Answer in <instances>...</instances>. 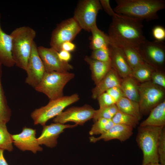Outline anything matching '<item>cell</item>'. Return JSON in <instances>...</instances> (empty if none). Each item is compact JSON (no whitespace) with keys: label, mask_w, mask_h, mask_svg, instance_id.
I'll use <instances>...</instances> for the list:
<instances>
[{"label":"cell","mask_w":165,"mask_h":165,"mask_svg":"<svg viewBox=\"0 0 165 165\" xmlns=\"http://www.w3.org/2000/svg\"><path fill=\"white\" fill-rule=\"evenodd\" d=\"M142 20L116 13L108 30L112 43L119 46H127L137 49L146 39L144 35Z\"/></svg>","instance_id":"obj_1"},{"label":"cell","mask_w":165,"mask_h":165,"mask_svg":"<svg viewBox=\"0 0 165 165\" xmlns=\"http://www.w3.org/2000/svg\"><path fill=\"white\" fill-rule=\"evenodd\" d=\"M114 9L116 13L143 20L159 19L158 12L165 8L164 0H116Z\"/></svg>","instance_id":"obj_2"},{"label":"cell","mask_w":165,"mask_h":165,"mask_svg":"<svg viewBox=\"0 0 165 165\" xmlns=\"http://www.w3.org/2000/svg\"><path fill=\"white\" fill-rule=\"evenodd\" d=\"M36 34L33 29L27 26L17 28L10 34L12 38V55L15 65L25 71Z\"/></svg>","instance_id":"obj_3"},{"label":"cell","mask_w":165,"mask_h":165,"mask_svg":"<svg viewBox=\"0 0 165 165\" xmlns=\"http://www.w3.org/2000/svg\"><path fill=\"white\" fill-rule=\"evenodd\" d=\"M163 127L147 126L138 127L136 141L143 153L142 165L159 163L158 144Z\"/></svg>","instance_id":"obj_4"},{"label":"cell","mask_w":165,"mask_h":165,"mask_svg":"<svg viewBox=\"0 0 165 165\" xmlns=\"http://www.w3.org/2000/svg\"><path fill=\"white\" fill-rule=\"evenodd\" d=\"M75 76L74 74L68 72H46L42 80L34 89L46 95L50 100L57 99L64 96L65 86Z\"/></svg>","instance_id":"obj_5"},{"label":"cell","mask_w":165,"mask_h":165,"mask_svg":"<svg viewBox=\"0 0 165 165\" xmlns=\"http://www.w3.org/2000/svg\"><path fill=\"white\" fill-rule=\"evenodd\" d=\"M79 99L78 94H75L50 100L46 105L35 109L31 113V116L34 125L40 124L42 126L46 125L49 120L56 117L65 108Z\"/></svg>","instance_id":"obj_6"},{"label":"cell","mask_w":165,"mask_h":165,"mask_svg":"<svg viewBox=\"0 0 165 165\" xmlns=\"http://www.w3.org/2000/svg\"><path fill=\"white\" fill-rule=\"evenodd\" d=\"M139 101L142 115H146L162 101L164 95V89L151 81L141 83L138 86Z\"/></svg>","instance_id":"obj_7"},{"label":"cell","mask_w":165,"mask_h":165,"mask_svg":"<svg viewBox=\"0 0 165 165\" xmlns=\"http://www.w3.org/2000/svg\"><path fill=\"white\" fill-rule=\"evenodd\" d=\"M102 9L98 0H83L78 3L73 17L82 29L90 31L96 24V17L99 10Z\"/></svg>","instance_id":"obj_8"},{"label":"cell","mask_w":165,"mask_h":165,"mask_svg":"<svg viewBox=\"0 0 165 165\" xmlns=\"http://www.w3.org/2000/svg\"><path fill=\"white\" fill-rule=\"evenodd\" d=\"M81 28L73 17L63 20L53 31L50 38V47L58 52L61 45L72 42L79 33Z\"/></svg>","instance_id":"obj_9"},{"label":"cell","mask_w":165,"mask_h":165,"mask_svg":"<svg viewBox=\"0 0 165 165\" xmlns=\"http://www.w3.org/2000/svg\"><path fill=\"white\" fill-rule=\"evenodd\" d=\"M137 50L145 61L155 70L162 68L165 61V44L163 42L146 40Z\"/></svg>","instance_id":"obj_10"},{"label":"cell","mask_w":165,"mask_h":165,"mask_svg":"<svg viewBox=\"0 0 165 165\" xmlns=\"http://www.w3.org/2000/svg\"><path fill=\"white\" fill-rule=\"evenodd\" d=\"M95 110L88 105L81 107H72L54 118L53 121L54 123L63 124L72 122L78 125H82L87 121L93 119Z\"/></svg>","instance_id":"obj_11"},{"label":"cell","mask_w":165,"mask_h":165,"mask_svg":"<svg viewBox=\"0 0 165 165\" xmlns=\"http://www.w3.org/2000/svg\"><path fill=\"white\" fill-rule=\"evenodd\" d=\"M27 76L25 82L35 88L40 82L45 72L43 62L38 54L34 42L25 70Z\"/></svg>","instance_id":"obj_12"},{"label":"cell","mask_w":165,"mask_h":165,"mask_svg":"<svg viewBox=\"0 0 165 165\" xmlns=\"http://www.w3.org/2000/svg\"><path fill=\"white\" fill-rule=\"evenodd\" d=\"M37 50L46 72H66L73 68L68 62L61 61L58 57V52L53 49L39 46H37Z\"/></svg>","instance_id":"obj_13"},{"label":"cell","mask_w":165,"mask_h":165,"mask_svg":"<svg viewBox=\"0 0 165 165\" xmlns=\"http://www.w3.org/2000/svg\"><path fill=\"white\" fill-rule=\"evenodd\" d=\"M36 135V129L25 127L20 133L11 134L13 143L22 151H29L36 154L37 152L43 150L38 143Z\"/></svg>","instance_id":"obj_14"},{"label":"cell","mask_w":165,"mask_h":165,"mask_svg":"<svg viewBox=\"0 0 165 165\" xmlns=\"http://www.w3.org/2000/svg\"><path fill=\"white\" fill-rule=\"evenodd\" d=\"M77 125L75 124L71 125L54 123L43 126L40 135L37 138L38 143L40 145H43L48 147L53 148L57 144V139L59 135L64 129L72 128Z\"/></svg>","instance_id":"obj_15"},{"label":"cell","mask_w":165,"mask_h":165,"mask_svg":"<svg viewBox=\"0 0 165 165\" xmlns=\"http://www.w3.org/2000/svg\"><path fill=\"white\" fill-rule=\"evenodd\" d=\"M112 68L123 79L129 76L132 70L128 64L121 48L112 44L109 47Z\"/></svg>","instance_id":"obj_16"},{"label":"cell","mask_w":165,"mask_h":165,"mask_svg":"<svg viewBox=\"0 0 165 165\" xmlns=\"http://www.w3.org/2000/svg\"><path fill=\"white\" fill-rule=\"evenodd\" d=\"M133 128L125 125L114 124L107 131L98 137L92 136L89 138L90 142H96L103 139L108 141L113 139H117L121 142L129 139L133 134Z\"/></svg>","instance_id":"obj_17"},{"label":"cell","mask_w":165,"mask_h":165,"mask_svg":"<svg viewBox=\"0 0 165 165\" xmlns=\"http://www.w3.org/2000/svg\"><path fill=\"white\" fill-rule=\"evenodd\" d=\"M0 13V62L9 68L13 66L15 64L12 53V38L11 35L6 33L1 25Z\"/></svg>","instance_id":"obj_18"},{"label":"cell","mask_w":165,"mask_h":165,"mask_svg":"<svg viewBox=\"0 0 165 165\" xmlns=\"http://www.w3.org/2000/svg\"><path fill=\"white\" fill-rule=\"evenodd\" d=\"M117 72L111 68L92 91V97L97 99L101 94L115 86H120L122 80Z\"/></svg>","instance_id":"obj_19"},{"label":"cell","mask_w":165,"mask_h":165,"mask_svg":"<svg viewBox=\"0 0 165 165\" xmlns=\"http://www.w3.org/2000/svg\"><path fill=\"white\" fill-rule=\"evenodd\" d=\"M84 60L90 66L91 78L95 85L101 81L112 68L111 61H101L87 56L85 57Z\"/></svg>","instance_id":"obj_20"},{"label":"cell","mask_w":165,"mask_h":165,"mask_svg":"<svg viewBox=\"0 0 165 165\" xmlns=\"http://www.w3.org/2000/svg\"><path fill=\"white\" fill-rule=\"evenodd\" d=\"M165 126V101L163 100L150 112L148 116L139 126L163 127Z\"/></svg>","instance_id":"obj_21"},{"label":"cell","mask_w":165,"mask_h":165,"mask_svg":"<svg viewBox=\"0 0 165 165\" xmlns=\"http://www.w3.org/2000/svg\"><path fill=\"white\" fill-rule=\"evenodd\" d=\"M118 110L130 115L139 121L142 117L138 102L123 97L116 103Z\"/></svg>","instance_id":"obj_22"},{"label":"cell","mask_w":165,"mask_h":165,"mask_svg":"<svg viewBox=\"0 0 165 165\" xmlns=\"http://www.w3.org/2000/svg\"><path fill=\"white\" fill-rule=\"evenodd\" d=\"M90 31L91 32L92 35L90 47L93 50L108 48L112 44L108 35L100 30L97 24L92 28Z\"/></svg>","instance_id":"obj_23"},{"label":"cell","mask_w":165,"mask_h":165,"mask_svg":"<svg viewBox=\"0 0 165 165\" xmlns=\"http://www.w3.org/2000/svg\"><path fill=\"white\" fill-rule=\"evenodd\" d=\"M139 85L135 79L128 76L122 80L120 87L124 97L138 102Z\"/></svg>","instance_id":"obj_24"},{"label":"cell","mask_w":165,"mask_h":165,"mask_svg":"<svg viewBox=\"0 0 165 165\" xmlns=\"http://www.w3.org/2000/svg\"><path fill=\"white\" fill-rule=\"evenodd\" d=\"M119 47L122 49L126 61L132 70L145 63L137 49L127 46Z\"/></svg>","instance_id":"obj_25"},{"label":"cell","mask_w":165,"mask_h":165,"mask_svg":"<svg viewBox=\"0 0 165 165\" xmlns=\"http://www.w3.org/2000/svg\"><path fill=\"white\" fill-rule=\"evenodd\" d=\"M2 65L0 62V123L6 124L10 119L11 111L8 105L2 84Z\"/></svg>","instance_id":"obj_26"},{"label":"cell","mask_w":165,"mask_h":165,"mask_svg":"<svg viewBox=\"0 0 165 165\" xmlns=\"http://www.w3.org/2000/svg\"><path fill=\"white\" fill-rule=\"evenodd\" d=\"M155 70L152 67L145 62L132 70L129 76L142 83L151 80L152 73Z\"/></svg>","instance_id":"obj_27"},{"label":"cell","mask_w":165,"mask_h":165,"mask_svg":"<svg viewBox=\"0 0 165 165\" xmlns=\"http://www.w3.org/2000/svg\"><path fill=\"white\" fill-rule=\"evenodd\" d=\"M114 124H119L135 128L139 121L134 117L118 110L112 119Z\"/></svg>","instance_id":"obj_28"},{"label":"cell","mask_w":165,"mask_h":165,"mask_svg":"<svg viewBox=\"0 0 165 165\" xmlns=\"http://www.w3.org/2000/svg\"><path fill=\"white\" fill-rule=\"evenodd\" d=\"M114 124L112 119L100 118L94 122L89 134L91 135H101L107 131Z\"/></svg>","instance_id":"obj_29"},{"label":"cell","mask_w":165,"mask_h":165,"mask_svg":"<svg viewBox=\"0 0 165 165\" xmlns=\"http://www.w3.org/2000/svg\"><path fill=\"white\" fill-rule=\"evenodd\" d=\"M10 134L8 130L6 124L0 123V148L9 152L13 149Z\"/></svg>","instance_id":"obj_30"},{"label":"cell","mask_w":165,"mask_h":165,"mask_svg":"<svg viewBox=\"0 0 165 165\" xmlns=\"http://www.w3.org/2000/svg\"><path fill=\"white\" fill-rule=\"evenodd\" d=\"M116 104L110 106L100 108L95 110L93 119L94 122L100 118L112 119L118 111Z\"/></svg>","instance_id":"obj_31"},{"label":"cell","mask_w":165,"mask_h":165,"mask_svg":"<svg viewBox=\"0 0 165 165\" xmlns=\"http://www.w3.org/2000/svg\"><path fill=\"white\" fill-rule=\"evenodd\" d=\"M90 57L93 59L101 61H111L109 48L93 50Z\"/></svg>","instance_id":"obj_32"},{"label":"cell","mask_w":165,"mask_h":165,"mask_svg":"<svg viewBox=\"0 0 165 165\" xmlns=\"http://www.w3.org/2000/svg\"><path fill=\"white\" fill-rule=\"evenodd\" d=\"M159 163L165 165V127H163L159 137L157 147Z\"/></svg>","instance_id":"obj_33"},{"label":"cell","mask_w":165,"mask_h":165,"mask_svg":"<svg viewBox=\"0 0 165 165\" xmlns=\"http://www.w3.org/2000/svg\"><path fill=\"white\" fill-rule=\"evenodd\" d=\"M150 81L154 84L165 89V76L161 72L156 70L154 71L152 73Z\"/></svg>","instance_id":"obj_34"},{"label":"cell","mask_w":165,"mask_h":165,"mask_svg":"<svg viewBox=\"0 0 165 165\" xmlns=\"http://www.w3.org/2000/svg\"><path fill=\"white\" fill-rule=\"evenodd\" d=\"M97 99L100 108L110 106L116 104L115 100L107 92H104L99 95Z\"/></svg>","instance_id":"obj_35"},{"label":"cell","mask_w":165,"mask_h":165,"mask_svg":"<svg viewBox=\"0 0 165 165\" xmlns=\"http://www.w3.org/2000/svg\"><path fill=\"white\" fill-rule=\"evenodd\" d=\"M152 35L156 41L163 42L165 39V29L161 26H156L152 29Z\"/></svg>","instance_id":"obj_36"},{"label":"cell","mask_w":165,"mask_h":165,"mask_svg":"<svg viewBox=\"0 0 165 165\" xmlns=\"http://www.w3.org/2000/svg\"><path fill=\"white\" fill-rule=\"evenodd\" d=\"M105 92L108 94L116 102L121 97H124L120 86H114Z\"/></svg>","instance_id":"obj_37"},{"label":"cell","mask_w":165,"mask_h":165,"mask_svg":"<svg viewBox=\"0 0 165 165\" xmlns=\"http://www.w3.org/2000/svg\"><path fill=\"white\" fill-rule=\"evenodd\" d=\"M102 9H103L106 13L109 16H113L116 13L111 8L110 1L109 0H99Z\"/></svg>","instance_id":"obj_38"},{"label":"cell","mask_w":165,"mask_h":165,"mask_svg":"<svg viewBox=\"0 0 165 165\" xmlns=\"http://www.w3.org/2000/svg\"><path fill=\"white\" fill-rule=\"evenodd\" d=\"M57 54L60 59L63 62H68L71 58L70 52L66 51L61 50L58 52Z\"/></svg>","instance_id":"obj_39"},{"label":"cell","mask_w":165,"mask_h":165,"mask_svg":"<svg viewBox=\"0 0 165 165\" xmlns=\"http://www.w3.org/2000/svg\"><path fill=\"white\" fill-rule=\"evenodd\" d=\"M75 47V45L72 42H66L61 45V50H64L70 52L74 51Z\"/></svg>","instance_id":"obj_40"},{"label":"cell","mask_w":165,"mask_h":165,"mask_svg":"<svg viewBox=\"0 0 165 165\" xmlns=\"http://www.w3.org/2000/svg\"><path fill=\"white\" fill-rule=\"evenodd\" d=\"M4 150L0 148V165H9L4 156Z\"/></svg>","instance_id":"obj_41"},{"label":"cell","mask_w":165,"mask_h":165,"mask_svg":"<svg viewBox=\"0 0 165 165\" xmlns=\"http://www.w3.org/2000/svg\"><path fill=\"white\" fill-rule=\"evenodd\" d=\"M144 165H162L159 163H150Z\"/></svg>","instance_id":"obj_42"}]
</instances>
